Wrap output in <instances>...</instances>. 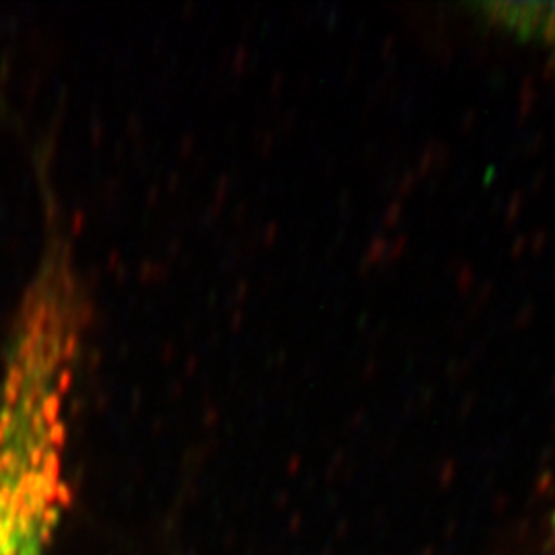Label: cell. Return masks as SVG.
I'll use <instances>...</instances> for the list:
<instances>
[{"label": "cell", "mask_w": 555, "mask_h": 555, "mask_svg": "<svg viewBox=\"0 0 555 555\" xmlns=\"http://www.w3.org/2000/svg\"><path fill=\"white\" fill-rule=\"evenodd\" d=\"M54 410L0 416V555H50L70 490Z\"/></svg>", "instance_id": "1"}, {"label": "cell", "mask_w": 555, "mask_h": 555, "mask_svg": "<svg viewBox=\"0 0 555 555\" xmlns=\"http://www.w3.org/2000/svg\"><path fill=\"white\" fill-rule=\"evenodd\" d=\"M479 15L518 40L535 43L555 56V2L477 4Z\"/></svg>", "instance_id": "2"}]
</instances>
